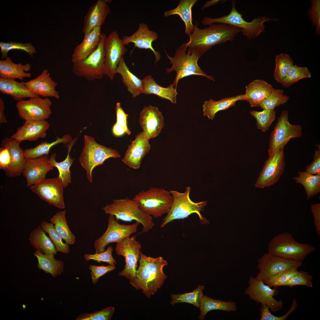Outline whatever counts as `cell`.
Segmentation results:
<instances>
[{
	"label": "cell",
	"instance_id": "cell-1",
	"mask_svg": "<svg viewBox=\"0 0 320 320\" xmlns=\"http://www.w3.org/2000/svg\"><path fill=\"white\" fill-rule=\"evenodd\" d=\"M139 265L136 276L130 283L136 290L141 289L148 298L156 293L163 284L167 276L163 272L164 266L168 265L166 260L161 257H148L140 252Z\"/></svg>",
	"mask_w": 320,
	"mask_h": 320
},
{
	"label": "cell",
	"instance_id": "cell-2",
	"mask_svg": "<svg viewBox=\"0 0 320 320\" xmlns=\"http://www.w3.org/2000/svg\"><path fill=\"white\" fill-rule=\"evenodd\" d=\"M238 28L227 25L213 23L203 29L194 25L193 31L185 43L188 49L194 50L201 56L215 45L232 41L239 33Z\"/></svg>",
	"mask_w": 320,
	"mask_h": 320
},
{
	"label": "cell",
	"instance_id": "cell-3",
	"mask_svg": "<svg viewBox=\"0 0 320 320\" xmlns=\"http://www.w3.org/2000/svg\"><path fill=\"white\" fill-rule=\"evenodd\" d=\"M312 245L297 242L292 235L285 232L274 236L268 245V252L282 258L302 263L316 250Z\"/></svg>",
	"mask_w": 320,
	"mask_h": 320
},
{
	"label": "cell",
	"instance_id": "cell-4",
	"mask_svg": "<svg viewBox=\"0 0 320 320\" xmlns=\"http://www.w3.org/2000/svg\"><path fill=\"white\" fill-rule=\"evenodd\" d=\"M187 48L185 43L182 44L176 49L173 57L169 56L165 50L170 63L172 64V67L166 69L167 72L169 73L175 71L176 73L172 83L174 86H175L176 88L180 80L193 75L203 76L214 80L213 77L206 74L198 65V60L201 57L199 54L194 50L188 49L186 53Z\"/></svg>",
	"mask_w": 320,
	"mask_h": 320
},
{
	"label": "cell",
	"instance_id": "cell-5",
	"mask_svg": "<svg viewBox=\"0 0 320 320\" xmlns=\"http://www.w3.org/2000/svg\"><path fill=\"white\" fill-rule=\"evenodd\" d=\"M102 209L106 214L113 215L117 221L135 220L141 224L143 229L140 233L147 232L154 226L152 217L144 213L133 199L128 198L114 199L112 203L107 205Z\"/></svg>",
	"mask_w": 320,
	"mask_h": 320
},
{
	"label": "cell",
	"instance_id": "cell-6",
	"mask_svg": "<svg viewBox=\"0 0 320 320\" xmlns=\"http://www.w3.org/2000/svg\"><path fill=\"white\" fill-rule=\"evenodd\" d=\"M236 2L232 1V7L229 13L220 17L211 18L205 17L202 21L204 25L217 23L227 25L239 29L243 35L249 39L255 38L263 32L265 28V22L271 19L266 17L255 18L251 22L244 19L242 14L236 8Z\"/></svg>",
	"mask_w": 320,
	"mask_h": 320
},
{
	"label": "cell",
	"instance_id": "cell-7",
	"mask_svg": "<svg viewBox=\"0 0 320 320\" xmlns=\"http://www.w3.org/2000/svg\"><path fill=\"white\" fill-rule=\"evenodd\" d=\"M133 199L144 213L156 218L167 214L173 201L170 191L155 187L139 192Z\"/></svg>",
	"mask_w": 320,
	"mask_h": 320
},
{
	"label": "cell",
	"instance_id": "cell-8",
	"mask_svg": "<svg viewBox=\"0 0 320 320\" xmlns=\"http://www.w3.org/2000/svg\"><path fill=\"white\" fill-rule=\"evenodd\" d=\"M191 191V188L189 186L186 187L183 193L175 190L170 191L173 201L169 211L162 220L161 225V228L172 221L186 218L194 213L198 215L202 223H207V220L200 213L206 205L207 202H195L192 201L190 197Z\"/></svg>",
	"mask_w": 320,
	"mask_h": 320
},
{
	"label": "cell",
	"instance_id": "cell-9",
	"mask_svg": "<svg viewBox=\"0 0 320 320\" xmlns=\"http://www.w3.org/2000/svg\"><path fill=\"white\" fill-rule=\"evenodd\" d=\"M84 140V146L79 161L86 171L87 179L92 183V172L96 167L102 164L110 158H119L121 155L116 150L98 144L91 136L85 135Z\"/></svg>",
	"mask_w": 320,
	"mask_h": 320
},
{
	"label": "cell",
	"instance_id": "cell-10",
	"mask_svg": "<svg viewBox=\"0 0 320 320\" xmlns=\"http://www.w3.org/2000/svg\"><path fill=\"white\" fill-rule=\"evenodd\" d=\"M106 37L102 33L97 48L85 59L73 63L72 70L76 76L91 81L102 79L104 75V44Z\"/></svg>",
	"mask_w": 320,
	"mask_h": 320
},
{
	"label": "cell",
	"instance_id": "cell-11",
	"mask_svg": "<svg viewBox=\"0 0 320 320\" xmlns=\"http://www.w3.org/2000/svg\"><path fill=\"white\" fill-rule=\"evenodd\" d=\"M302 129L300 125L290 124L288 111H283L271 134L268 150L269 156L280 150L284 149L291 139L301 137Z\"/></svg>",
	"mask_w": 320,
	"mask_h": 320
},
{
	"label": "cell",
	"instance_id": "cell-12",
	"mask_svg": "<svg viewBox=\"0 0 320 320\" xmlns=\"http://www.w3.org/2000/svg\"><path fill=\"white\" fill-rule=\"evenodd\" d=\"M139 224L137 222L130 225L120 224L113 215H109L106 231L95 242V253L105 251V247L110 243H117L130 237L136 232Z\"/></svg>",
	"mask_w": 320,
	"mask_h": 320
},
{
	"label": "cell",
	"instance_id": "cell-13",
	"mask_svg": "<svg viewBox=\"0 0 320 320\" xmlns=\"http://www.w3.org/2000/svg\"><path fill=\"white\" fill-rule=\"evenodd\" d=\"M141 247L140 244L136 240V236L127 237L116 243V253L123 256L125 262L124 268L119 276H124L129 280L135 277Z\"/></svg>",
	"mask_w": 320,
	"mask_h": 320
},
{
	"label": "cell",
	"instance_id": "cell-14",
	"mask_svg": "<svg viewBox=\"0 0 320 320\" xmlns=\"http://www.w3.org/2000/svg\"><path fill=\"white\" fill-rule=\"evenodd\" d=\"M276 288L272 289L263 281L258 280L251 276L249 285L244 293L257 303L266 305L273 312L279 311L283 307L282 300L278 301L274 297L277 292Z\"/></svg>",
	"mask_w": 320,
	"mask_h": 320
},
{
	"label": "cell",
	"instance_id": "cell-15",
	"mask_svg": "<svg viewBox=\"0 0 320 320\" xmlns=\"http://www.w3.org/2000/svg\"><path fill=\"white\" fill-rule=\"evenodd\" d=\"M117 32L113 31L106 37L104 44L105 54L104 75L113 80L116 73L120 60L127 51Z\"/></svg>",
	"mask_w": 320,
	"mask_h": 320
},
{
	"label": "cell",
	"instance_id": "cell-16",
	"mask_svg": "<svg viewBox=\"0 0 320 320\" xmlns=\"http://www.w3.org/2000/svg\"><path fill=\"white\" fill-rule=\"evenodd\" d=\"M63 184L58 177L41 180L30 189L49 204L60 209L65 208Z\"/></svg>",
	"mask_w": 320,
	"mask_h": 320
},
{
	"label": "cell",
	"instance_id": "cell-17",
	"mask_svg": "<svg viewBox=\"0 0 320 320\" xmlns=\"http://www.w3.org/2000/svg\"><path fill=\"white\" fill-rule=\"evenodd\" d=\"M52 104L48 98L39 96L18 101L16 107L20 117L25 121L46 120L52 113Z\"/></svg>",
	"mask_w": 320,
	"mask_h": 320
},
{
	"label": "cell",
	"instance_id": "cell-18",
	"mask_svg": "<svg viewBox=\"0 0 320 320\" xmlns=\"http://www.w3.org/2000/svg\"><path fill=\"white\" fill-rule=\"evenodd\" d=\"M302 265V263L287 260L268 252L259 259V272L255 278L265 283L278 273L292 268H298Z\"/></svg>",
	"mask_w": 320,
	"mask_h": 320
},
{
	"label": "cell",
	"instance_id": "cell-19",
	"mask_svg": "<svg viewBox=\"0 0 320 320\" xmlns=\"http://www.w3.org/2000/svg\"><path fill=\"white\" fill-rule=\"evenodd\" d=\"M285 166L284 149L269 156L255 183V187L264 188L272 185L279 180Z\"/></svg>",
	"mask_w": 320,
	"mask_h": 320
},
{
	"label": "cell",
	"instance_id": "cell-20",
	"mask_svg": "<svg viewBox=\"0 0 320 320\" xmlns=\"http://www.w3.org/2000/svg\"><path fill=\"white\" fill-rule=\"evenodd\" d=\"M149 140L143 132L139 133L129 146L122 161L130 168L139 169L142 160L151 149Z\"/></svg>",
	"mask_w": 320,
	"mask_h": 320
},
{
	"label": "cell",
	"instance_id": "cell-21",
	"mask_svg": "<svg viewBox=\"0 0 320 320\" xmlns=\"http://www.w3.org/2000/svg\"><path fill=\"white\" fill-rule=\"evenodd\" d=\"M139 122L143 132L150 140L161 132L164 126V118L158 107L150 105L145 107L141 111Z\"/></svg>",
	"mask_w": 320,
	"mask_h": 320
},
{
	"label": "cell",
	"instance_id": "cell-22",
	"mask_svg": "<svg viewBox=\"0 0 320 320\" xmlns=\"http://www.w3.org/2000/svg\"><path fill=\"white\" fill-rule=\"evenodd\" d=\"M49 159L47 155L35 159H25L22 173L26 179L27 186L46 178L47 173L54 167L49 164Z\"/></svg>",
	"mask_w": 320,
	"mask_h": 320
},
{
	"label": "cell",
	"instance_id": "cell-23",
	"mask_svg": "<svg viewBox=\"0 0 320 320\" xmlns=\"http://www.w3.org/2000/svg\"><path fill=\"white\" fill-rule=\"evenodd\" d=\"M158 37V34L150 30L146 24L141 23L139 24L137 30L129 36H123L122 39L125 45L132 43L135 47L151 50L155 56L156 63L159 60L161 56L160 53L153 48L152 44Z\"/></svg>",
	"mask_w": 320,
	"mask_h": 320
},
{
	"label": "cell",
	"instance_id": "cell-24",
	"mask_svg": "<svg viewBox=\"0 0 320 320\" xmlns=\"http://www.w3.org/2000/svg\"><path fill=\"white\" fill-rule=\"evenodd\" d=\"M49 127V123L46 120H26L11 137L19 143L24 140L35 141L46 137Z\"/></svg>",
	"mask_w": 320,
	"mask_h": 320
},
{
	"label": "cell",
	"instance_id": "cell-25",
	"mask_svg": "<svg viewBox=\"0 0 320 320\" xmlns=\"http://www.w3.org/2000/svg\"><path fill=\"white\" fill-rule=\"evenodd\" d=\"M25 85L30 91L38 96L52 97L56 99L60 97L59 92L56 90L57 83L50 77L47 69L44 70L34 79L25 82Z\"/></svg>",
	"mask_w": 320,
	"mask_h": 320
},
{
	"label": "cell",
	"instance_id": "cell-26",
	"mask_svg": "<svg viewBox=\"0 0 320 320\" xmlns=\"http://www.w3.org/2000/svg\"><path fill=\"white\" fill-rule=\"evenodd\" d=\"M19 143L11 137H6L1 141V147L7 148L10 153V164L4 170L6 175L9 177L20 176L22 173L25 159L24 151Z\"/></svg>",
	"mask_w": 320,
	"mask_h": 320
},
{
	"label": "cell",
	"instance_id": "cell-27",
	"mask_svg": "<svg viewBox=\"0 0 320 320\" xmlns=\"http://www.w3.org/2000/svg\"><path fill=\"white\" fill-rule=\"evenodd\" d=\"M109 1L98 0L90 7L84 18L83 32L84 35L104 23L110 12Z\"/></svg>",
	"mask_w": 320,
	"mask_h": 320
},
{
	"label": "cell",
	"instance_id": "cell-28",
	"mask_svg": "<svg viewBox=\"0 0 320 320\" xmlns=\"http://www.w3.org/2000/svg\"><path fill=\"white\" fill-rule=\"evenodd\" d=\"M101 28V26L97 27L84 35L82 42L75 48L72 57L73 63L85 59L97 48L102 34Z\"/></svg>",
	"mask_w": 320,
	"mask_h": 320
},
{
	"label": "cell",
	"instance_id": "cell-29",
	"mask_svg": "<svg viewBox=\"0 0 320 320\" xmlns=\"http://www.w3.org/2000/svg\"><path fill=\"white\" fill-rule=\"evenodd\" d=\"M273 88L271 84L264 80H254L246 87L244 100L248 101L251 107L259 106L268 96Z\"/></svg>",
	"mask_w": 320,
	"mask_h": 320
},
{
	"label": "cell",
	"instance_id": "cell-30",
	"mask_svg": "<svg viewBox=\"0 0 320 320\" xmlns=\"http://www.w3.org/2000/svg\"><path fill=\"white\" fill-rule=\"evenodd\" d=\"M31 69L29 63L22 65L21 63L16 64L8 56L4 60H0V78L4 79H18L23 80L24 78H30Z\"/></svg>",
	"mask_w": 320,
	"mask_h": 320
},
{
	"label": "cell",
	"instance_id": "cell-31",
	"mask_svg": "<svg viewBox=\"0 0 320 320\" xmlns=\"http://www.w3.org/2000/svg\"><path fill=\"white\" fill-rule=\"evenodd\" d=\"M0 92L12 97L16 101L25 98L39 96L30 91L25 82H19L14 79L0 78Z\"/></svg>",
	"mask_w": 320,
	"mask_h": 320
},
{
	"label": "cell",
	"instance_id": "cell-32",
	"mask_svg": "<svg viewBox=\"0 0 320 320\" xmlns=\"http://www.w3.org/2000/svg\"><path fill=\"white\" fill-rule=\"evenodd\" d=\"M116 73L121 75L123 83L133 98L143 93L144 87L143 80L139 79L130 71L123 57L119 63Z\"/></svg>",
	"mask_w": 320,
	"mask_h": 320
},
{
	"label": "cell",
	"instance_id": "cell-33",
	"mask_svg": "<svg viewBox=\"0 0 320 320\" xmlns=\"http://www.w3.org/2000/svg\"><path fill=\"white\" fill-rule=\"evenodd\" d=\"M144 87L143 93L145 95L153 94L160 97L170 100L173 104L177 102L178 95L176 88L172 84L167 87H164L158 84L151 75H148L143 79Z\"/></svg>",
	"mask_w": 320,
	"mask_h": 320
},
{
	"label": "cell",
	"instance_id": "cell-34",
	"mask_svg": "<svg viewBox=\"0 0 320 320\" xmlns=\"http://www.w3.org/2000/svg\"><path fill=\"white\" fill-rule=\"evenodd\" d=\"M242 100H244V94L225 97L218 101L211 99L205 101L203 104V115L212 120L218 112L234 106L237 101Z\"/></svg>",
	"mask_w": 320,
	"mask_h": 320
},
{
	"label": "cell",
	"instance_id": "cell-35",
	"mask_svg": "<svg viewBox=\"0 0 320 320\" xmlns=\"http://www.w3.org/2000/svg\"><path fill=\"white\" fill-rule=\"evenodd\" d=\"M197 0H181L175 9L166 11L165 17L177 15L183 21L185 25V32L188 36L192 33L194 25L193 24L192 9Z\"/></svg>",
	"mask_w": 320,
	"mask_h": 320
},
{
	"label": "cell",
	"instance_id": "cell-36",
	"mask_svg": "<svg viewBox=\"0 0 320 320\" xmlns=\"http://www.w3.org/2000/svg\"><path fill=\"white\" fill-rule=\"evenodd\" d=\"M29 239L33 247L41 253L57 255V252L54 244L41 226L31 231Z\"/></svg>",
	"mask_w": 320,
	"mask_h": 320
},
{
	"label": "cell",
	"instance_id": "cell-37",
	"mask_svg": "<svg viewBox=\"0 0 320 320\" xmlns=\"http://www.w3.org/2000/svg\"><path fill=\"white\" fill-rule=\"evenodd\" d=\"M33 255L37 259L38 268L43 270L45 273H50L53 277H55L63 271L64 263L55 259L54 255L43 254L36 250Z\"/></svg>",
	"mask_w": 320,
	"mask_h": 320
},
{
	"label": "cell",
	"instance_id": "cell-38",
	"mask_svg": "<svg viewBox=\"0 0 320 320\" xmlns=\"http://www.w3.org/2000/svg\"><path fill=\"white\" fill-rule=\"evenodd\" d=\"M200 313L199 319L204 320L206 314L210 311L220 310L228 312H235L237 310L236 303L233 301H224L215 300L203 295L199 307Z\"/></svg>",
	"mask_w": 320,
	"mask_h": 320
},
{
	"label": "cell",
	"instance_id": "cell-39",
	"mask_svg": "<svg viewBox=\"0 0 320 320\" xmlns=\"http://www.w3.org/2000/svg\"><path fill=\"white\" fill-rule=\"evenodd\" d=\"M76 139V138L72 140L68 145H66L68 147V152L66 157L64 160L60 162H57L56 160V154L55 153L52 154L49 158V163L58 169L59 173L58 177L62 182L64 188L71 183V173L70 169L74 159L70 157L69 153Z\"/></svg>",
	"mask_w": 320,
	"mask_h": 320
},
{
	"label": "cell",
	"instance_id": "cell-40",
	"mask_svg": "<svg viewBox=\"0 0 320 320\" xmlns=\"http://www.w3.org/2000/svg\"><path fill=\"white\" fill-rule=\"evenodd\" d=\"M298 176L293 177L296 182L304 187L308 199L320 191V175H313L306 171H298Z\"/></svg>",
	"mask_w": 320,
	"mask_h": 320
},
{
	"label": "cell",
	"instance_id": "cell-41",
	"mask_svg": "<svg viewBox=\"0 0 320 320\" xmlns=\"http://www.w3.org/2000/svg\"><path fill=\"white\" fill-rule=\"evenodd\" d=\"M72 138L68 135H65L61 138L57 137L55 141L49 143L43 142L34 148L26 149L24 151L25 159H35L44 155L49 156L50 149L53 146L60 143L66 144L71 142Z\"/></svg>",
	"mask_w": 320,
	"mask_h": 320
},
{
	"label": "cell",
	"instance_id": "cell-42",
	"mask_svg": "<svg viewBox=\"0 0 320 320\" xmlns=\"http://www.w3.org/2000/svg\"><path fill=\"white\" fill-rule=\"evenodd\" d=\"M65 210L57 212L51 218L50 221L54 225V228L68 244H73L75 242V237L70 229L65 217Z\"/></svg>",
	"mask_w": 320,
	"mask_h": 320
},
{
	"label": "cell",
	"instance_id": "cell-43",
	"mask_svg": "<svg viewBox=\"0 0 320 320\" xmlns=\"http://www.w3.org/2000/svg\"><path fill=\"white\" fill-rule=\"evenodd\" d=\"M204 287V285H199L196 289L190 292L178 295L172 294L170 303L173 305L178 303H187L199 308L204 295L203 290Z\"/></svg>",
	"mask_w": 320,
	"mask_h": 320
},
{
	"label": "cell",
	"instance_id": "cell-44",
	"mask_svg": "<svg viewBox=\"0 0 320 320\" xmlns=\"http://www.w3.org/2000/svg\"><path fill=\"white\" fill-rule=\"evenodd\" d=\"M293 65V61L288 55L281 54L276 56L275 68L273 77L276 81L281 83Z\"/></svg>",
	"mask_w": 320,
	"mask_h": 320
},
{
	"label": "cell",
	"instance_id": "cell-45",
	"mask_svg": "<svg viewBox=\"0 0 320 320\" xmlns=\"http://www.w3.org/2000/svg\"><path fill=\"white\" fill-rule=\"evenodd\" d=\"M40 226L43 230L47 233L54 244L57 252L67 254L70 251L68 244L63 242L62 238L54 228V224L45 221H42Z\"/></svg>",
	"mask_w": 320,
	"mask_h": 320
},
{
	"label": "cell",
	"instance_id": "cell-46",
	"mask_svg": "<svg viewBox=\"0 0 320 320\" xmlns=\"http://www.w3.org/2000/svg\"><path fill=\"white\" fill-rule=\"evenodd\" d=\"M282 89L273 88L268 96L261 103L259 107L263 109L272 110L284 104L288 100L289 97L284 95Z\"/></svg>",
	"mask_w": 320,
	"mask_h": 320
},
{
	"label": "cell",
	"instance_id": "cell-47",
	"mask_svg": "<svg viewBox=\"0 0 320 320\" xmlns=\"http://www.w3.org/2000/svg\"><path fill=\"white\" fill-rule=\"evenodd\" d=\"M250 113L256 119L257 128L264 132L268 129L276 119L275 109H263L260 111L253 110L250 111Z\"/></svg>",
	"mask_w": 320,
	"mask_h": 320
},
{
	"label": "cell",
	"instance_id": "cell-48",
	"mask_svg": "<svg viewBox=\"0 0 320 320\" xmlns=\"http://www.w3.org/2000/svg\"><path fill=\"white\" fill-rule=\"evenodd\" d=\"M311 77V73L307 67L294 65L281 84L283 86L288 87L303 79Z\"/></svg>",
	"mask_w": 320,
	"mask_h": 320
},
{
	"label": "cell",
	"instance_id": "cell-49",
	"mask_svg": "<svg viewBox=\"0 0 320 320\" xmlns=\"http://www.w3.org/2000/svg\"><path fill=\"white\" fill-rule=\"evenodd\" d=\"M0 48L1 56V59L6 58L7 56L8 52L14 49L22 50L27 52L32 57L33 54L37 51L35 48L31 43L23 44L14 41H10L7 42H0Z\"/></svg>",
	"mask_w": 320,
	"mask_h": 320
},
{
	"label": "cell",
	"instance_id": "cell-50",
	"mask_svg": "<svg viewBox=\"0 0 320 320\" xmlns=\"http://www.w3.org/2000/svg\"><path fill=\"white\" fill-rule=\"evenodd\" d=\"M298 268H292L280 272L271 277L265 284L270 287L274 288L282 286L298 272Z\"/></svg>",
	"mask_w": 320,
	"mask_h": 320
},
{
	"label": "cell",
	"instance_id": "cell-51",
	"mask_svg": "<svg viewBox=\"0 0 320 320\" xmlns=\"http://www.w3.org/2000/svg\"><path fill=\"white\" fill-rule=\"evenodd\" d=\"M115 311L113 307H109L100 311L91 313H85L79 316L76 320H110Z\"/></svg>",
	"mask_w": 320,
	"mask_h": 320
},
{
	"label": "cell",
	"instance_id": "cell-52",
	"mask_svg": "<svg viewBox=\"0 0 320 320\" xmlns=\"http://www.w3.org/2000/svg\"><path fill=\"white\" fill-rule=\"evenodd\" d=\"M313 276L306 271H298L297 273L290 279L284 284L282 286L292 287L297 285H304L309 287H312V281Z\"/></svg>",
	"mask_w": 320,
	"mask_h": 320
},
{
	"label": "cell",
	"instance_id": "cell-53",
	"mask_svg": "<svg viewBox=\"0 0 320 320\" xmlns=\"http://www.w3.org/2000/svg\"><path fill=\"white\" fill-rule=\"evenodd\" d=\"M298 304L297 300L294 298L291 308L286 313L280 316H276L271 314L269 308L266 305L261 304L260 308V320H284L295 311L297 308Z\"/></svg>",
	"mask_w": 320,
	"mask_h": 320
},
{
	"label": "cell",
	"instance_id": "cell-54",
	"mask_svg": "<svg viewBox=\"0 0 320 320\" xmlns=\"http://www.w3.org/2000/svg\"><path fill=\"white\" fill-rule=\"evenodd\" d=\"M113 250L112 247L109 246L103 252L95 253L94 254H85L84 257L87 261L93 260L99 263L103 262L107 263L111 265L115 266L116 262L112 255Z\"/></svg>",
	"mask_w": 320,
	"mask_h": 320
},
{
	"label": "cell",
	"instance_id": "cell-55",
	"mask_svg": "<svg viewBox=\"0 0 320 320\" xmlns=\"http://www.w3.org/2000/svg\"><path fill=\"white\" fill-rule=\"evenodd\" d=\"M89 268L91 271L90 274L91 276L92 283L93 284H96L100 277L114 270L116 267L115 266L110 265L107 266H97L91 265L89 266Z\"/></svg>",
	"mask_w": 320,
	"mask_h": 320
},
{
	"label": "cell",
	"instance_id": "cell-56",
	"mask_svg": "<svg viewBox=\"0 0 320 320\" xmlns=\"http://www.w3.org/2000/svg\"><path fill=\"white\" fill-rule=\"evenodd\" d=\"M312 5L308 11L310 19L313 25L316 27L317 34H320V0H312Z\"/></svg>",
	"mask_w": 320,
	"mask_h": 320
},
{
	"label": "cell",
	"instance_id": "cell-57",
	"mask_svg": "<svg viewBox=\"0 0 320 320\" xmlns=\"http://www.w3.org/2000/svg\"><path fill=\"white\" fill-rule=\"evenodd\" d=\"M115 110L116 116V123L124 129L126 133L128 135H130L131 132L128 128L127 124V119L128 115L125 113L119 103H116Z\"/></svg>",
	"mask_w": 320,
	"mask_h": 320
},
{
	"label": "cell",
	"instance_id": "cell-58",
	"mask_svg": "<svg viewBox=\"0 0 320 320\" xmlns=\"http://www.w3.org/2000/svg\"><path fill=\"white\" fill-rule=\"evenodd\" d=\"M318 149L315 151L313 155V161L307 166L306 171L313 175H320V149L318 146Z\"/></svg>",
	"mask_w": 320,
	"mask_h": 320
},
{
	"label": "cell",
	"instance_id": "cell-59",
	"mask_svg": "<svg viewBox=\"0 0 320 320\" xmlns=\"http://www.w3.org/2000/svg\"><path fill=\"white\" fill-rule=\"evenodd\" d=\"M311 210L314 217L313 224L317 235H320V204H315L311 205Z\"/></svg>",
	"mask_w": 320,
	"mask_h": 320
},
{
	"label": "cell",
	"instance_id": "cell-60",
	"mask_svg": "<svg viewBox=\"0 0 320 320\" xmlns=\"http://www.w3.org/2000/svg\"><path fill=\"white\" fill-rule=\"evenodd\" d=\"M11 157L7 148L1 147L0 148V168L5 170L9 165Z\"/></svg>",
	"mask_w": 320,
	"mask_h": 320
},
{
	"label": "cell",
	"instance_id": "cell-61",
	"mask_svg": "<svg viewBox=\"0 0 320 320\" xmlns=\"http://www.w3.org/2000/svg\"><path fill=\"white\" fill-rule=\"evenodd\" d=\"M113 134L116 136H120L125 133L124 129L116 123L113 125L112 128Z\"/></svg>",
	"mask_w": 320,
	"mask_h": 320
},
{
	"label": "cell",
	"instance_id": "cell-62",
	"mask_svg": "<svg viewBox=\"0 0 320 320\" xmlns=\"http://www.w3.org/2000/svg\"><path fill=\"white\" fill-rule=\"evenodd\" d=\"M4 103L2 99L0 98V124L6 123L7 121L4 114Z\"/></svg>",
	"mask_w": 320,
	"mask_h": 320
},
{
	"label": "cell",
	"instance_id": "cell-63",
	"mask_svg": "<svg viewBox=\"0 0 320 320\" xmlns=\"http://www.w3.org/2000/svg\"><path fill=\"white\" fill-rule=\"evenodd\" d=\"M220 1V0H212L207 2L204 5L203 8L207 7L211 5H213Z\"/></svg>",
	"mask_w": 320,
	"mask_h": 320
}]
</instances>
